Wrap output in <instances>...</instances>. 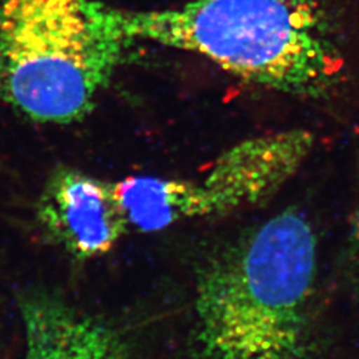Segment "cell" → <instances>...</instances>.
I'll return each instance as SVG.
<instances>
[{
    "mask_svg": "<svg viewBox=\"0 0 359 359\" xmlns=\"http://www.w3.org/2000/svg\"><path fill=\"white\" fill-rule=\"evenodd\" d=\"M116 13L135 41L197 53L290 96L325 99L344 77L329 0H191L164 10Z\"/></svg>",
    "mask_w": 359,
    "mask_h": 359,
    "instance_id": "cell-1",
    "label": "cell"
},
{
    "mask_svg": "<svg viewBox=\"0 0 359 359\" xmlns=\"http://www.w3.org/2000/svg\"><path fill=\"white\" fill-rule=\"evenodd\" d=\"M318 238L289 208L248 228L203 270L196 309L205 359H302Z\"/></svg>",
    "mask_w": 359,
    "mask_h": 359,
    "instance_id": "cell-2",
    "label": "cell"
},
{
    "mask_svg": "<svg viewBox=\"0 0 359 359\" xmlns=\"http://www.w3.org/2000/svg\"><path fill=\"white\" fill-rule=\"evenodd\" d=\"M133 43L97 0H0V102L43 124L80 121Z\"/></svg>",
    "mask_w": 359,
    "mask_h": 359,
    "instance_id": "cell-3",
    "label": "cell"
},
{
    "mask_svg": "<svg viewBox=\"0 0 359 359\" xmlns=\"http://www.w3.org/2000/svg\"><path fill=\"white\" fill-rule=\"evenodd\" d=\"M313 147L305 129L273 132L233 145L200 180L129 176L116 181V193L130 231H163L265 201L299 170Z\"/></svg>",
    "mask_w": 359,
    "mask_h": 359,
    "instance_id": "cell-4",
    "label": "cell"
},
{
    "mask_svg": "<svg viewBox=\"0 0 359 359\" xmlns=\"http://www.w3.org/2000/svg\"><path fill=\"white\" fill-rule=\"evenodd\" d=\"M36 218L51 243L77 258L103 256L130 231L115 182L75 168L52 172L40 194Z\"/></svg>",
    "mask_w": 359,
    "mask_h": 359,
    "instance_id": "cell-5",
    "label": "cell"
},
{
    "mask_svg": "<svg viewBox=\"0 0 359 359\" xmlns=\"http://www.w3.org/2000/svg\"><path fill=\"white\" fill-rule=\"evenodd\" d=\"M25 359H124L120 341L102 323L48 295L22 302Z\"/></svg>",
    "mask_w": 359,
    "mask_h": 359,
    "instance_id": "cell-6",
    "label": "cell"
},
{
    "mask_svg": "<svg viewBox=\"0 0 359 359\" xmlns=\"http://www.w3.org/2000/svg\"><path fill=\"white\" fill-rule=\"evenodd\" d=\"M348 255L359 270V201L351 218V228L348 234Z\"/></svg>",
    "mask_w": 359,
    "mask_h": 359,
    "instance_id": "cell-7",
    "label": "cell"
}]
</instances>
